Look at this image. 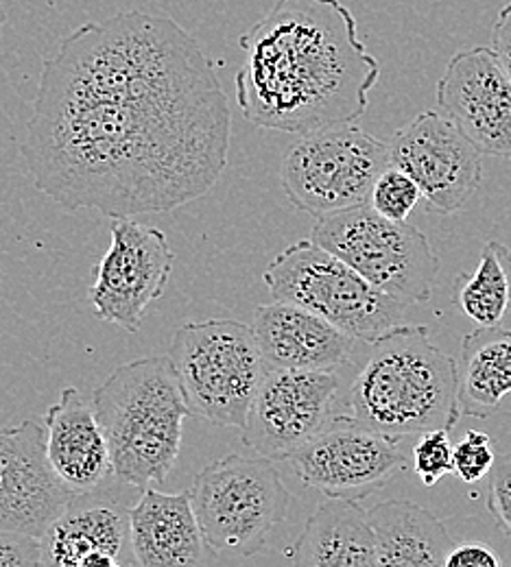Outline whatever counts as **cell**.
Returning a JSON list of instances; mask_svg holds the SVG:
<instances>
[{
  "label": "cell",
  "instance_id": "cell-24",
  "mask_svg": "<svg viewBox=\"0 0 511 567\" xmlns=\"http://www.w3.org/2000/svg\"><path fill=\"white\" fill-rule=\"evenodd\" d=\"M422 190L411 175H407L398 166H389L380 173L374 184L369 206L385 218L407 220L416 206L422 202Z\"/></svg>",
  "mask_w": 511,
  "mask_h": 567
},
{
  "label": "cell",
  "instance_id": "cell-15",
  "mask_svg": "<svg viewBox=\"0 0 511 567\" xmlns=\"http://www.w3.org/2000/svg\"><path fill=\"white\" fill-rule=\"evenodd\" d=\"M73 497L47 458L44 420L0 427V530L42 537Z\"/></svg>",
  "mask_w": 511,
  "mask_h": 567
},
{
  "label": "cell",
  "instance_id": "cell-21",
  "mask_svg": "<svg viewBox=\"0 0 511 567\" xmlns=\"http://www.w3.org/2000/svg\"><path fill=\"white\" fill-rule=\"evenodd\" d=\"M369 513L380 567H441L454 542L431 511L409 499H387Z\"/></svg>",
  "mask_w": 511,
  "mask_h": 567
},
{
  "label": "cell",
  "instance_id": "cell-31",
  "mask_svg": "<svg viewBox=\"0 0 511 567\" xmlns=\"http://www.w3.org/2000/svg\"><path fill=\"white\" fill-rule=\"evenodd\" d=\"M4 20H7V13H4V7H2V0H0V35H2V27H4Z\"/></svg>",
  "mask_w": 511,
  "mask_h": 567
},
{
  "label": "cell",
  "instance_id": "cell-2",
  "mask_svg": "<svg viewBox=\"0 0 511 567\" xmlns=\"http://www.w3.org/2000/svg\"><path fill=\"white\" fill-rule=\"evenodd\" d=\"M238 44L236 101L263 130L304 136L352 125L380 76L341 0H276Z\"/></svg>",
  "mask_w": 511,
  "mask_h": 567
},
{
  "label": "cell",
  "instance_id": "cell-10",
  "mask_svg": "<svg viewBox=\"0 0 511 567\" xmlns=\"http://www.w3.org/2000/svg\"><path fill=\"white\" fill-rule=\"evenodd\" d=\"M110 236L88 299L101 321L136 334L149 308L164 295L175 254L162 229L132 216L112 218Z\"/></svg>",
  "mask_w": 511,
  "mask_h": 567
},
{
  "label": "cell",
  "instance_id": "cell-29",
  "mask_svg": "<svg viewBox=\"0 0 511 567\" xmlns=\"http://www.w3.org/2000/svg\"><path fill=\"white\" fill-rule=\"evenodd\" d=\"M503 561L497 557V553L479 542L459 544L450 550L446 566L443 567H501Z\"/></svg>",
  "mask_w": 511,
  "mask_h": 567
},
{
  "label": "cell",
  "instance_id": "cell-9",
  "mask_svg": "<svg viewBox=\"0 0 511 567\" xmlns=\"http://www.w3.org/2000/svg\"><path fill=\"white\" fill-rule=\"evenodd\" d=\"M389 166V142L352 123L304 134L283 159L280 184L293 208L319 218L369 204Z\"/></svg>",
  "mask_w": 511,
  "mask_h": 567
},
{
  "label": "cell",
  "instance_id": "cell-22",
  "mask_svg": "<svg viewBox=\"0 0 511 567\" xmlns=\"http://www.w3.org/2000/svg\"><path fill=\"white\" fill-rule=\"evenodd\" d=\"M511 395V330L492 326L463 337L457 360L461 415L488 420Z\"/></svg>",
  "mask_w": 511,
  "mask_h": 567
},
{
  "label": "cell",
  "instance_id": "cell-17",
  "mask_svg": "<svg viewBox=\"0 0 511 567\" xmlns=\"http://www.w3.org/2000/svg\"><path fill=\"white\" fill-rule=\"evenodd\" d=\"M252 330L269 369H339L357 343L324 317L278 299L254 310Z\"/></svg>",
  "mask_w": 511,
  "mask_h": 567
},
{
  "label": "cell",
  "instance_id": "cell-26",
  "mask_svg": "<svg viewBox=\"0 0 511 567\" xmlns=\"http://www.w3.org/2000/svg\"><path fill=\"white\" fill-rule=\"evenodd\" d=\"M497 454L492 436L481 430H468L466 436L454 445V476L468 485L490 476Z\"/></svg>",
  "mask_w": 511,
  "mask_h": 567
},
{
  "label": "cell",
  "instance_id": "cell-5",
  "mask_svg": "<svg viewBox=\"0 0 511 567\" xmlns=\"http://www.w3.org/2000/svg\"><path fill=\"white\" fill-rule=\"evenodd\" d=\"M191 415L221 427L247 422L252 400L267 373L254 330L236 319L188 321L168 343Z\"/></svg>",
  "mask_w": 511,
  "mask_h": 567
},
{
  "label": "cell",
  "instance_id": "cell-20",
  "mask_svg": "<svg viewBox=\"0 0 511 567\" xmlns=\"http://www.w3.org/2000/svg\"><path fill=\"white\" fill-rule=\"evenodd\" d=\"M287 559L295 566H378L369 513L355 497H326L287 550Z\"/></svg>",
  "mask_w": 511,
  "mask_h": 567
},
{
  "label": "cell",
  "instance_id": "cell-19",
  "mask_svg": "<svg viewBox=\"0 0 511 567\" xmlns=\"http://www.w3.org/2000/svg\"><path fill=\"white\" fill-rule=\"evenodd\" d=\"M130 530L136 566L191 567L213 561L191 489L164 494L146 487L143 497L130 508Z\"/></svg>",
  "mask_w": 511,
  "mask_h": 567
},
{
  "label": "cell",
  "instance_id": "cell-8",
  "mask_svg": "<svg viewBox=\"0 0 511 567\" xmlns=\"http://www.w3.org/2000/svg\"><path fill=\"white\" fill-rule=\"evenodd\" d=\"M310 238L407 308L431 299L439 258L425 231L407 220L385 218L364 204L319 216Z\"/></svg>",
  "mask_w": 511,
  "mask_h": 567
},
{
  "label": "cell",
  "instance_id": "cell-11",
  "mask_svg": "<svg viewBox=\"0 0 511 567\" xmlns=\"http://www.w3.org/2000/svg\"><path fill=\"white\" fill-rule=\"evenodd\" d=\"M339 389L335 369H267L241 430L243 443L272 461H289L335 420Z\"/></svg>",
  "mask_w": 511,
  "mask_h": 567
},
{
  "label": "cell",
  "instance_id": "cell-27",
  "mask_svg": "<svg viewBox=\"0 0 511 567\" xmlns=\"http://www.w3.org/2000/svg\"><path fill=\"white\" fill-rule=\"evenodd\" d=\"M488 508L511 537V452L497 456L488 483Z\"/></svg>",
  "mask_w": 511,
  "mask_h": 567
},
{
  "label": "cell",
  "instance_id": "cell-23",
  "mask_svg": "<svg viewBox=\"0 0 511 567\" xmlns=\"http://www.w3.org/2000/svg\"><path fill=\"white\" fill-rule=\"evenodd\" d=\"M452 303L479 328L501 326L511 306V249L490 240L472 274H459Z\"/></svg>",
  "mask_w": 511,
  "mask_h": 567
},
{
  "label": "cell",
  "instance_id": "cell-14",
  "mask_svg": "<svg viewBox=\"0 0 511 567\" xmlns=\"http://www.w3.org/2000/svg\"><path fill=\"white\" fill-rule=\"evenodd\" d=\"M438 105L483 155L511 159V81L492 47L452 55L438 81Z\"/></svg>",
  "mask_w": 511,
  "mask_h": 567
},
{
  "label": "cell",
  "instance_id": "cell-3",
  "mask_svg": "<svg viewBox=\"0 0 511 567\" xmlns=\"http://www.w3.org/2000/svg\"><path fill=\"white\" fill-rule=\"evenodd\" d=\"M369 348L348 389V417L391 436L457 425V360L431 343L425 326L405 323Z\"/></svg>",
  "mask_w": 511,
  "mask_h": 567
},
{
  "label": "cell",
  "instance_id": "cell-7",
  "mask_svg": "<svg viewBox=\"0 0 511 567\" xmlns=\"http://www.w3.org/2000/svg\"><path fill=\"white\" fill-rule=\"evenodd\" d=\"M191 499L215 555L254 557L287 519L292 494L272 458L227 454L197 474Z\"/></svg>",
  "mask_w": 511,
  "mask_h": 567
},
{
  "label": "cell",
  "instance_id": "cell-30",
  "mask_svg": "<svg viewBox=\"0 0 511 567\" xmlns=\"http://www.w3.org/2000/svg\"><path fill=\"white\" fill-rule=\"evenodd\" d=\"M492 44H494L492 49L497 51L503 71L510 76L511 81V2H508L499 11V18H497L494 29H492Z\"/></svg>",
  "mask_w": 511,
  "mask_h": 567
},
{
  "label": "cell",
  "instance_id": "cell-6",
  "mask_svg": "<svg viewBox=\"0 0 511 567\" xmlns=\"http://www.w3.org/2000/svg\"><path fill=\"white\" fill-rule=\"evenodd\" d=\"M263 282L274 299L302 306L367 346L405 326V303L313 238L280 251L267 265Z\"/></svg>",
  "mask_w": 511,
  "mask_h": 567
},
{
  "label": "cell",
  "instance_id": "cell-12",
  "mask_svg": "<svg viewBox=\"0 0 511 567\" xmlns=\"http://www.w3.org/2000/svg\"><path fill=\"white\" fill-rule=\"evenodd\" d=\"M400 436L378 432L348 415L335 417L287 461L302 485L326 497H361L378 492L405 467Z\"/></svg>",
  "mask_w": 511,
  "mask_h": 567
},
{
  "label": "cell",
  "instance_id": "cell-1",
  "mask_svg": "<svg viewBox=\"0 0 511 567\" xmlns=\"http://www.w3.org/2000/svg\"><path fill=\"white\" fill-rule=\"evenodd\" d=\"M232 114L215 62L177 22L116 13L44 62L22 144L33 186L69 213H173L219 184Z\"/></svg>",
  "mask_w": 511,
  "mask_h": 567
},
{
  "label": "cell",
  "instance_id": "cell-4",
  "mask_svg": "<svg viewBox=\"0 0 511 567\" xmlns=\"http://www.w3.org/2000/svg\"><path fill=\"white\" fill-rule=\"evenodd\" d=\"M90 402L110 445L112 476L136 489L162 485L191 415L173 360L155 355L116 367Z\"/></svg>",
  "mask_w": 511,
  "mask_h": 567
},
{
  "label": "cell",
  "instance_id": "cell-25",
  "mask_svg": "<svg viewBox=\"0 0 511 567\" xmlns=\"http://www.w3.org/2000/svg\"><path fill=\"white\" fill-rule=\"evenodd\" d=\"M413 470L427 487H433L443 476L454 474V445L448 439V430L420 434V441L413 447Z\"/></svg>",
  "mask_w": 511,
  "mask_h": 567
},
{
  "label": "cell",
  "instance_id": "cell-16",
  "mask_svg": "<svg viewBox=\"0 0 511 567\" xmlns=\"http://www.w3.org/2000/svg\"><path fill=\"white\" fill-rule=\"evenodd\" d=\"M81 494L42 533L40 566H136L130 508L110 497Z\"/></svg>",
  "mask_w": 511,
  "mask_h": 567
},
{
  "label": "cell",
  "instance_id": "cell-13",
  "mask_svg": "<svg viewBox=\"0 0 511 567\" xmlns=\"http://www.w3.org/2000/svg\"><path fill=\"white\" fill-rule=\"evenodd\" d=\"M389 151L436 213L463 210L481 188L483 153L443 112H420L394 134Z\"/></svg>",
  "mask_w": 511,
  "mask_h": 567
},
{
  "label": "cell",
  "instance_id": "cell-18",
  "mask_svg": "<svg viewBox=\"0 0 511 567\" xmlns=\"http://www.w3.org/2000/svg\"><path fill=\"white\" fill-rule=\"evenodd\" d=\"M44 425L47 458L58 478L74 496L99 492L112 474V456L92 402L67 386L47 411Z\"/></svg>",
  "mask_w": 511,
  "mask_h": 567
},
{
  "label": "cell",
  "instance_id": "cell-28",
  "mask_svg": "<svg viewBox=\"0 0 511 567\" xmlns=\"http://www.w3.org/2000/svg\"><path fill=\"white\" fill-rule=\"evenodd\" d=\"M40 537L0 530V567L40 566Z\"/></svg>",
  "mask_w": 511,
  "mask_h": 567
}]
</instances>
